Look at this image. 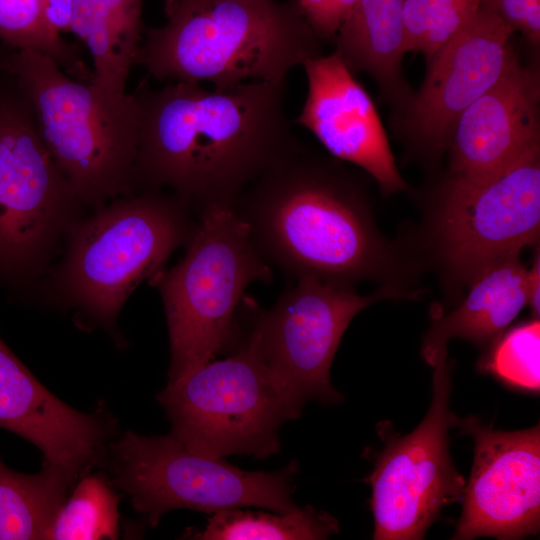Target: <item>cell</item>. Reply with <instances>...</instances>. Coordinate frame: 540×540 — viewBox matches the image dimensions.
Listing matches in <instances>:
<instances>
[{"label":"cell","mask_w":540,"mask_h":540,"mask_svg":"<svg viewBox=\"0 0 540 540\" xmlns=\"http://www.w3.org/2000/svg\"><path fill=\"white\" fill-rule=\"evenodd\" d=\"M285 87L281 80L213 90L185 81L141 88L129 189L167 188L198 214L234 207L268 167L301 145L286 113Z\"/></svg>","instance_id":"6da1fadb"},{"label":"cell","mask_w":540,"mask_h":540,"mask_svg":"<svg viewBox=\"0 0 540 540\" xmlns=\"http://www.w3.org/2000/svg\"><path fill=\"white\" fill-rule=\"evenodd\" d=\"M234 209L262 257L295 279L353 285L382 279L395 265L359 189L301 145L268 167Z\"/></svg>","instance_id":"7a4b0ae2"},{"label":"cell","mask_w":540,"mask_h":540,"mask_svg":"<svg viewBox=\"0 0 540 540\" xmlns=\"http://www.w3.org/2000/svg\"><path fill=\"white\" fill-rule=\"evenodd\" d=\"M166 23L146 32L136 64L158 80L226 89L286 80L320 54L321 39L294 4L275 0H166Z\"/></svg>","instance_id":"3957f363"},{"label":"cell","mask_w":540,"mask_h":540,"mask_svg":"<svg viewBox=\"0 0 540 540\" xmlns=\"http://www.w3.org/2000/svg\"><path fill=\"white\" fill-rule=\"evenodd\" d=\"M4 71L26 95L40 138L83 204L97 209L127 192L140 105L68 75L51 57L9 49Z\"/></svg>","instance_id":"277c9868"},{"label":"cell","mask_w":540,"mask_h":540,"mask_svg":"<svg viewBox=\"0 0 540 540\" xmlns=\"http://www.w3.org/2000/svg\"><path fill=\"white\" fill-rule=\"evenodd\" d=\"M186 243L183 259L153 277L167 318L169 381L230 346L246 288L255 281L269 282L273 276L234 207L201 212Z\"/></svg>","instance_id":"5b68a950"},{"label":"cell","mask_w":540,"mask_h":540,"mask_svg":"<svg viewBox=\"0 0 540 540\" xmlns=\"http://www.w3.org/2000/svg\"><path fill=\"white\" fill-rule=\"evenodd\" d=\"M187 207L157 190L113 199L68 230L57 275L62 294L93 316L111 321L134 287L155 277L194 223Z\"/></svg>","instance_id":"8992f818"},{"label":"cell","mask_w":540,"mask_h":540,"mask_svg":"<svg viewBox=\"0 0 540 540\" xmlns=\"http://www.w3.org/2000/svg\"><path fill=\"white\" fill-rule=\"evenodd\" d=\"M158 401L172 422L170 434L213 458L278 453L280 427L302 412L247 339L231 356L170 380Z\"/></svg>","instance_id":"52a82bcc"},{"label":"cell","mask_w":540,"mask_h":540,"mask_svg":"<svg viewBox=\"0 0 540 540\" xmlns=\"http://www.w3.org/2000/svg\"><path fill=\"white\" fill-rule=\"evenodd\" d=\"M0 81V282L27 283L43 268L83 204L38 133L31 105Z\"/></svg>","instance_id":"ba28073f"},{"label":"cell","mask_w":540,"mask_h":540,"mask_svg":"<svg viewBox=\"0 0 540 540\" xmlns=\"http://www.w3.org/2000/svg\"><path fill=\"white\" fill-rule=\"evenodd\" d=\"M116 484L131 498L151 526L177 508L216 512L260 507L295 510V461L273 472L246 471L224 458L198 453L172 434L141 436L127 432L113 447Z\"/></svg>","instance_id":"9c48e42d"},{"label":"cell","mask_w":540,"mask_h":540,"mask_svg":"<svg viewBox=\"0 0 540 540\" xmlns=\"http://www.w3.org/2000/svg\"><path fill=\"white\" fill-rule=\"evenodd\" d=\"M436 258L447 279L468 286L505 258L538 242L540 151L528 150L483 177L452 178L431 215Z\"/></svg>","instance_id":"30bf717a"},{"label":"cell","mask_w":540,"mask_h":540,"mask_svg":"<svg viewBox=\"0 0 540 540\" xmlns=\"http://www.w3.org/2000/svg\"><path fill=\"white\" fill-rule=\"evenodd\" d=\"M416 294L389 284L360 295L353 285L300 277L272 308L260 310L250 303L246 339L299 410L309 400L339 403L343 396L331 384L330 367L351 320L375 302Z\"/></svg>","instance_id":"8fae6325"},{"label":"cell","mask_w":540,"mask_h":540,"mask_svg":"<svg viewBox=\"0 0 540 540\" xmlns=\"http://www.w3.org/2000/svg\"><path fill=\"white\" fill-rule=\"evenodd\" d=\"M433 396L422 422L408 435L390 434L366 479L372 488L375 540H419L442 509L462 500L465 481L449 453V429L458 417L449 408L447 353L432 365Z\"/></svg>","instance_id":"7c38bea8"},{"label":"cell","mask_w":540,"mask_h":540,"mask_svg":"<svg viewBox=\"0 0 540 540\" xmlns=\"http://www.w3.org/2000/svg\"><path fill=\"white\" fill-rule=\"evenodd\" d=\"M456 426L473 437L474 461L452 539H520L540 528V426L499 431L475 417Z\"/></svg>","instance_id":"4fadbf2b"},{"label":"cell","mask_w":540,"mask_h":540,"mask_svg":"<svg viewBox=\"0 0 540 540\" xmlns=\"http://www.w3.org/2000/svg\"><path fill=\"white\" fill-rule=\"evenodd\" d=\"M513 30L484 1L474 17L428 58L424 83L408 108L406 128L432 151L442 150L459 115L495 84L517 56Z\"/></svg>","instance_id":"5bb4252c"},{"label":"cell","mask_w":540,"mask_h":540,"mask_svg":"<svg viewBox=\"0 0 540 540\" xmlns=\"http://www.w3.org/2000/svg\"><path fill=\"white\" fill-rule=\"evenodd\" d=\"M308 93L296 122L334 157L361 167L385 194L405 188L385 130L367 91L341 55H318L302 64Z\"/></svg>","instance_id":"9a60e30c"},{"label":"cell","mask_w":540,"mask_h":540,"mask_svg":"<svg viewBox=\"0 0 540 540\" xmlns=\"http://www.w3.org/2000/svg\"><path fill=\"white\" fill-rule=\"evenodd\" d=\"M539 80L518 58L458 117L448 144L452 178L492 174L539 146Z\"/></svg>","instance_id":"2e32d148"},{"label":"cell","mask_w":540,"mask_h":540,"mask_svg":"<svg viewBox=\"0 0 540 540\" xmlns=\"http://www.w3.org/2000/svg\"><path fill=\"white\" fill-rule=\"evenodd\" d=\"M0 428L37 446L44 462L77 478L100 456V421L55 397L0 338Z\"/></svg>","instance_id":"e0dca14e"},{"label":"cell","mask_w":540,"mask_h":540,"mask_svg":"<svg viewBox=\"0 0 540 540\" xmlns=\"http://www.w3.org/2000/svg\"><path fill=\"white\" fill-rule=\"evenodd\" d=\"M519 255L484 271L468 285L464 300L453 311L434 318L422 345L430 366L447 353V342L453 338L479 347L494 343L527 305V268Z\"/></svg>","instance_id":"ac0fdd59"},{"label":"cell","mask_w":540,"mask_h":540,"mask_svg":"<svg viewBox=\"0 0 540 540\" xmlns=\"http://www.w3.org/2000/svg\"><path fill=\"white\" fill-rule=\"evenodd\" d=\"M143 0H73L69 32L88 48L90 83L112 96L126 94L142 32Z\"/></svg>","instance_id":"d6986e66"},{"label":"cell","mask_w":540,"mask_h":540,"mask_svg":"<svg viewBox=\"0 0 540 540\" xmlns=\"http://www.w3.org/2000/svg\"><path fill=\"white\" fill-rule=\"evenodd\" d=\"M405 0H356L334 37L351 71H365L390 90L401 88Z\"/></svg>","instance_id":"ffe728a7"},{"label":"cell","mask_w":540,"mask_h":540,"mask_svg":"<svg viewBox=\"0 0 540 540\" xmlns=\"http://www.w3.org/2000/svg\"><path fill=\"white\" fill-rule=\"evenodd\" d=\"M75 479L45 462L40 472L24 474L0 459V540L47 539Z\"/></svg>","instance_id":"44dd1931"},{"label":"cell","mask_w":540,"mask_h":540,"mask_svg":"<svg viewBox=\"0 0 540 540\" xmlns=\"http://www.w3.org/2000/svg\"><path fill=\"white\" fill-rule=\"evenodd\" d=\"M337 520L307 505L288 513H267L241 508L211 514L205 529L195 534L204 540H319L338 534Z\"/></svg>","instance_id":"7402d4cb"},{"label":"cell","mask_w":540,"mask_h":540,"mask_svg":"<svg viewBox=\"0 0 540 540\" xmlns=\"http://www.w3.org/2000/svg\"><path fill=\"white\" fill-rule=\"evenodd\" d=\"M0 43L15 50H32L54 59L71 77L89 82L92 71L70 44L44 24L37 0H0Z\"/></svg>","instance_id":"603a6c76"},{"label":"cell","mask_w":540,"mask_h":540,"mask_svg":"<svg viewBox=\"0 0 540 540\" xmlns=\"http://www.w3.org/2000/svg\"><path fill=\"white\" fill-rule=\"evenodd\" d=\"M118 500L97 476L82 479L60 508L47 539H101L117 537Z\"/></svg>","instance_id":"cb8c5ba5"},{"label":"cell","mask_w":540,"mask_h":540,"mask_svg":"<svg viewBox=\"0 0 540 540\" xmlns=\"http://www.w3.org/2000/svg\"><path fill=\"white\" fill-rule=\"evenodd\" d=\"M484 1L405 0L406 52H420L430 58L474 17Z\"/></svg>","instance_id":"d4e9b609"},{"label":"cell","mask_w":540,"mask_h":540,"mask_svg":"<svg viewBox=\"0 0 540 540\" xmlns=\"http://www.w3.org/2000/svg\"><path fill=\"white\" fill-rule=\"evenodd\" d=\"M540 322L534 318L509 330L494 342L485 366L513 385L538 391L540 387Z\"/></svg>","instance_id":"484cf974"},{"label":"cell","mask_w":540,"mask_h":540,"mask_svg":"<svg viewBox=\"0 0 540 540\" xmlns=\"http://www.w3.org/2000/svg\"><path fill=\"white\" fill-rule=\"evenodd\" d=\"M355 3L356 0H296L294 5L322 40L336 36Z\"/></svg>","instance_id":"4316f807"},{"label":"cell","mask_w":540,"mask_h":540,"mask_svg":"<svg viewBox=\"0 0 540 540\" xmlns=\"http://www.w3.org/2000/svg\"><path fill=\"white\" fill-rule=\"evenodd\" d=\"M513 32L520 31L532 44L540 41V0H485Z\"/></svg>","instance_id":"83f0119b"},{"label":"cell","mask_w":540,"mask_h":540,"mask_svg":"<svg viewBox=\"0 0 540 540\" xmlns=\"http://www.w3.org/2000/svg\"><path fill=\"white\" fill-rule=\"evenodd\" d=\"M42 20L53 33L69 32L73 0H37Z\"/></svg>","instance_id":"f1b7e54d"},{"label":"cell","mask_w":540,"mask_h":540,"mask_svg":"<svg viewBox=\"0 0 540 540\" xmlns=\"http://www.w3.org/2000/svg\"><path fill=\"white\" fill-rule=\"evenodd\" d=\"M527 305L534 318L540 313V258L539 252L534 256L532 265L526 271Z\"/></svg>","instance_id":"f546056e"},{"label":"cell","mask_w":540,"mask_h":540,"mask_svg":"<svg viewBox=\"0 0 540 540\" xmlns=\"http://www.w3.org/2000/svg\"><path fill=\"white\" fill-rule=\"evenodd\" d=\"M6 53L7 51H5L4 49H2V47L0 46V81L5 73L4 71V60H5V56H6Z\"/></svg>","instance_id":"4dcf8cb0"}]
</instances>
